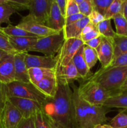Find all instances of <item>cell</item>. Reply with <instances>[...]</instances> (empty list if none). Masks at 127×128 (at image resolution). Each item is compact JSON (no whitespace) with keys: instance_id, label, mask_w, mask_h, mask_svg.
<instances>
[{"instance_id":"obj_32","label":"cell","mask_w":127,"mask_h":128,"mask_svg":"<svg viewBox=\"0 0 127 128\" xmlns=\"http://www.w3.org/2000/svg\"><path fill=\"white\" fill-rule=\"evenodd\" d=\"M33 119L35 128H51L48 116L43 111L37 112Z\"/></svg>"},{"instance_id":"obj_20","label":"cell","mask_w":127,"mask_h":128,"mask_svg":"<svg viewBox=\"0 0 127 128\" xmlns=\"http://www.w3.org/2000/svg\"><path fill=\"white\" fill-rule=\"evenodd\" d=\"M89 22V18L88 17H84L74 23L64 26L62 32L65 40L73 38L80 39L82 30Z\"/></svg>"},{"instance_id":"obj_7","label":"cell","mask_w":127,"mask_h":128,"mask_svg":"<svg viewBox=\"0 0 127 128\" xmlns=\"http://www.w3.org/2000/svg\"><path fill=\"white\" fill-rule=\"evenodd\" d=\"M52 0H29L27 15L34 21L47 26Z\"/></svg>"},{"instance_id":"obj_5","label":"cell","mask_w":127,"mask_h":128,"mask_svg":"<svg viewBox=\"0 0 127 128\" xmlns=\"http://www.w3.org/2000/svg\"><path fill=\"white\" fill-rule=\"evenodd\" d=\"M62 31L51 36L39 38L36 44L29 50V51L39 52L45 56H56L65 41Z\"/></svg>"},{"instance_id":"obj_48","label":"cell","mask_w":127,"mask_h":128,"mask_svg":"<svg viewBox=\"0 0 127 128\" xmlns=\"http://www.w3.org/2000/svg\"><path fill=\"white\" fill-rule=\"evenodd\" d=\"M120 91H127V77L126 80H125L122 86H121L119 92H120Z\"/></svg>"},{"instance_id":"obj_30","label":"cell","mask_w":127,"mask_h":128,"mask_svg":"<svg viewBox=\"0 0 127 128\" xmlns=\"http://www.w3.org/2000/svg\"><path fill=\"white\" fill-rule=\"evenodd\" d=\"M83 53H84V58L87 66L88 68L91 70L96 64L98 60L97 51L95 49L92 48L85 45Z\"/></svg>"},{"instance_id":"obj_51","label":"cell","mask_w":127,"mask_h":128,"mask_svg":"<svg viewBox=\"0 0 127 128\" xmlns=\"http://www.w3.org/2000/svg\"><path fill=\"white\" fill-rule=\"evenodd\" d=\"M7 54H9V53H7V52H6V51H3V50H2L0 49V61H1V60H2V59H3L4 58L5 56Z\"/></svg>"},{"instance_id":"obj_26","label":"cell","mask_w":127,"mask_h":128,"mask_svg":"<svg viewBox=\"0 0 127 128\" xmlns=\"http://www.w3.org/2000/svg\"><path fill=\"white\" fill-rule=\"evenodd\" d=\"M113 44L114 48V58L122 54L127 52V37L116 34L113 39Z\"/></svg>"},{"instance_id":"obj_1","label":"cell","mask_w":127,"mask_h":128,"mask_svg":"<svg viewBox=\"0 0 127 128\" xmlns=\"http://www.w3.org/2000/svg\"><path fill=\"white\" fill-rule=\"evenodd\" d=\"M43 111L56 122L67 128H77L75 121L73 91L69 84L57 81L54 96L48 98L43 106Z\"/></svg>"},{"instance_id":"obj_28","label":"cell","mask_w":127,"mask_h":128,"mask_svg":"<svg viewBox=\"0 0 127 128\" xmlns=\"http://www.w3.org/2000/svg\"><path fill=\"white\" fill-rule=\"evenodd\" d=\"M15 12H17V11L9 2L0 5V28L3 23L11 24L10 17Z\"/></svg>"},{"instance_id":"obj_46","label":"cell","mask_w":127,"mask_h":128,"mask_svg":"<svg viewBox=\"0 0 127 128\" xmlns=\"http://www.w3.org/2000/svg\"><path fill=\"white\" fill-rule=\"evenodd\" d=\"M97 28V26H96V25L93 24H92V22H89L88 24H87V25H86L85 26L84 28L83 29L81 36L85 34L88 33V32H90V31H93V30H96Z\"/></svg>"},{"instance_id":"obj_45","label":"cell","mask_w":127,"mask_h":128,"mask_svg":"<svg viewBox=\"0 0 127 128\" xmlns=\"http://www.w3.org/2000/svg\"><path fill=\"white\" fill-rule=\"evenodd\" d=\"M57 6L59 9L62 14L65 18L66 7H67V0H56Z\"/></svg>"},{"instance_id":"obj_15","label":"cell","mask_w":127,"mask_h":128,"mask_svg":"<svg viewBox=\"0 0 127 128\" xmlns=\"http://www.w3.org/2000/svg\"><path fill=\"white\" fill-rule=\"evenodd\" d=\"M65 25V18L60 11L56 0H52L47 26L57 32L62 31Z\"/></svg>"},{"instance_id":"obj_16","label":"cell","mask_w":127,"mask_h":128,"mask_svg":"<svg viewBox=\"0 0 127 128\" xmlns=\"http://www.w3.org/2000/svg\"><path fill=\"white\" fill-rule=\"evenodd\" d=\"M57 81L64 84H70L75 80L80 79V76L78 73L73 64L71 61L66 66L62 67L56 72Z\"/></svg>"},{"instance_id":"obj_6","label":"cell","mask_w":127,"mask_h":128,"mask_svg":"<svg viewBox=\"0 0 127 128\" xmlns=\"http://www.w3.org/2000/svg\"><path fill=\"white\" fill-rule=\"evenodd\" d=\"M84 44L81 39L73 38L65 40L56 55L57 64L55 68L56 73L61 68L66 66L71 61L80 48Z\"/></svg>"},{"instance_id":"obj_21","label":"cell","mask_w":127,"mask_h":128,"mask_svg":"<svg viewBox=\"0 0 127 128\" xmlns=\"http://www.w3.org/2000/svg\"><path fill=\"white\" fill-rule=\"evenodd\" d=\"M29 78L30 82L36 85L45 78H56L54 69L32 68L28 69Z\"/></svg>"},{"instance_id":"obj_22","label":"cell","mask_w":127,"mask_h":128,"mask_svg":"<svg viewBox=\"0 0 127 128\" xmlns=\"http://www.w3.org/2000/svg\"><path fill=\"white\" fill-rule=\"evenodd\" d=\"M35 86L48 98H52L56 94L57 88L56 78H45Z\"/></svg>"},{"instance_id":"obj_4","label":"cell","mask_w":127,"mask_h":128,"mask_svg":"<svg viewBox=\"0 0 127 128\" xmlns=\"http://www.w3.org/2000/svg\"><path fill=\"white\" fill-rule=\"evenodd\" d=\"M7 97H16L34 100L44 105L48 98L31 82L14 81L6 85Z\"/></svg>"},{"instance_id":"obj_27","label":"cell","mask_w":127,"mask_h":128,"mask_svg":"<svg viewBox=\"0 0 127 128\" xmlns=\"http://www.w3.org/2000/svg\"><path fill=\"white\" fill-rule=\"evenodd\" d=\"M97 30L101 36L108 39H113L116 36V32L113 30L111 20H105L97 25Z\"/></svg>"},{"instance_id":"obj_33","label":"cell","mask_w":127,"mask_h":128,"mask_svg":"<svg viewBox=\"0 0 127 128\" xmlns=\"http://www.w3.org/2000/svg\"><path fill=\"white\" fill-rule=\"evenodd\" d=\"M113 0H92L93 10L105 16L108 8Z\"/></svg>"},{"instance_id":"obj_13","label":"cell","mask_w":127,"mask_h":128,"mask_svg":"<svg viewBox=\"0 0 127 128\" xmlns=\"http://www.w3.org/2000/svg\"><path fill=\"white\" fill-rule=\"evenodd\" d=\"M14 55L7 54L0 61V82L4 84L15 81Z\"/></svg>"},{"instance_id":"obj_53","label":"cell","mask_w":127,"mask_h":128,"mask_svg":"<svg viewBox=\"0 0 127 128\" xmlns=\"http://www.w3.org/2000/svg\"><path fill=\"white\" fill-rule=\"evenodd\" d=\"M0 128H4L3 123L2 122V120H1V118H0Z\"/></svg>"},{"instance_id":"obj_12","label":"cell","mask_w":127,"mask_h":128,"mask_svg":"<svg viewBox=\"0 0 127 128\" xmlns=\"http://www.w3.org/2000/svg\"><path fill=\"white\" fill-rule=\"evenodd\" d=\"M95 50L98 54V61L102 65V68H107L109 67L114 58L113 39L103 37L100 44Z\"/></svg>"},{"instance_id":"obj_34","label":"cell","mask_w":127,"mask_h":128,"mask_svg":"<svg viewBox=\"0 0 127 128\" xmlns=\"http://www.w3.org/2000/svg\"><path fill=\"white\" fill-rule=\"evenodd\" d=\"M0 49L9 54H16L17 52L14 50L9 41L8 36L0 30Z\"/></svg>"},{"instance_id":"obj_38","label":"cell","mask_w":127,"mask_h":128,"mask_svg":"<svg viewBox=\"0 0 127 128\" xmlns=\"http://www.w3.org/2000/svg\"><path fill=\"white\" fill-rule=\"evenodd\" d=\"M78 13H80L79 8L75 0H67L65 18Z\"/></svg>"},{"instance_id":"obj_47","label":"cell","mask_w":127,"mask_h":128,"mask_svg":"<svg viewBox=\"0 0 127 128\" xmlns=\"http://www.w3.org/2000/svg\"><path fill=\"white\" fill-rule=\"evenodd\" d=\"M49 122L50 124H51V128H67L64 127V126H63L62 125H61V124L54 121V120H52V119L50 118H49Z\"/></svg>"},{"instance_id":"obj_18","label":"cell","mask_w":127,"mask_h":128,"mask_svg":"<svg viewBox=\"0 0 127 128\" xmlns=\"http://www.w3.org/2000/svg\"><path fill=\"white\" fill-rule=\"evenodd\" d=\"M25 53H17L14 55L15 81L30 82L28 69L24 60Z\"/></svg>"},{"instance_id":"obj_37","label":"cell","mask_w":127,"mask_h":128,"mask_svg":"<svg viewBox=\"0 0 127 128\" xmlns=\"http://www.w3.org/2000/svg\"><path fill=\"white\" fill-rule=\"evenodd\" d=\"M7 98L8 97H7V91H6V84H4L2 82H0V118L2 116Z\"/></svg>"},{"instance_id":"obj_39","label":"cell","mask_w":127,"mask_h":128,"mask_svg":"<svg viewBox=\"0 0 127 128\" xmlns=\"http://www.w3.org/2000/svg\"><path fill=\"white\" fill-rule=\"evenodd\" d=\"M113 66H127V52L115 58L109 67Z\"/></svg>"},{"instance_id":"obj_40","label":"cell","mask_w":127,"mask_h":128,"mask_svg":"<svg viewBox=\"0 0 127 128\" xmlns=\"http://www.w3.org/2000/svg\"><path fill=\"white\" fill-rule=\"evenodd\" d=\"M88 18H89L90 22H92L93 24L96 25L97 26L98 23L102 22L104 20H105V16H103L102 14H101L100 13H99L98 12H97L95 10H93V11L92 12V13L90 14V16H88Z\"/></svg>"},{"instance_id":"obj_42","label":"cell","mask_w":127,"mask_h":128,"mask_svg":"<svg viewBox=\"0 0 127 128\" xmlns=\"http://www.w3.org/2000/svg\"><path fill=\"white\" fill-rule=\"evenodd\" d=\"M103 38V36L100 35L99 36L93 39V40H90V41H87V42H84V44L85 45V46H88V47L96 49L98 47V46H99Z\"/></svg>"},{"instance_id":"obj_43","label":"cell","mask_w":127,"mask_h":128,"mask_svg":"<svg viewBox=\"0 0 127 128\" xmlns=\"http://www.w3.org/2000/svg\"><path fill=\"white\" fill-rule=\"evenodd\" d=\"M85 16L81 13H78L76 14L72 15V16H67L65 18V26L74 23V22L80 20L81 19L83 18Z\"/></svg>"},{"instance_id":"obj_25","label":"cell","mask_w":127,"mask_h":128,"mask_svg":"<svg viewBox=\"0 0 127 128\" xmlns=\"http://www.w3.org/2000/svg\"><path fill=\"white\" fill-rule=\"evenodd\" d=\"M125 2V0H113L105 15V19L111 20L116 15L123 14Z\"/></svg>"},{"instance_id":"obj_17","label":"cell","mask_w":127,"mask_h":128,"mask_svg":"<svg viewBox=\"0 0 127 128\" xmlns=\"http://www.w3.org/2000/svg\"><path fill=\"white\" fill-rule=\"evenodd\" d=\"M8 38L11 46L17 53H28L29 50L36 44L39 38L8 36Z\"/></svg>"},{"instance_id":"obj_50","label":"cell","mask_w":127,"mask_h":128,"mask_svg":"<svg viewBox=\"0 0 127 128\" xmlns=\"http://www.w3.org/2000/svg\"><path fill=\"white\" fill-rule=\"evenodd\" d=\"M123 15L125 17V18L127 20V0H125V2Z\"/></svg>"},{"instance_id":"obj_11","label":"cell","mask_w":127,"mask_h":128,"mask_svg":"<svg viewBox=\"0 0 127 128\" xmlns=\"http://www.w3.org/2000/svg\"><path fill=\"white\" fill-rule=\"evenodd\" d=\"M1 118L4 128H18L23 120L21 112L9 101L8 98Z\"/></svg>"},{"instance_id":"obj_8","label":"cell","mask_w":127,"mask_h":128,"mask_svg":"<svg viewBox=\"0 0 127 128\" xmlns=\"http://www.w3.org/2000/svg\"><path fill=\"white\" fill-rule=\"evenodd\" d=\"M8 100L19 111L23 119L32 118L43 111V105L34 100L16 97H8Z\"/></svg>"},{"instance_id":"obj_23","label":"cell","mask_w":127,"mask_h":128,"mask_svg":"<svg viewBox=\"0 0 127 128\" xmlns=\"http://www.w3.org/2000/svg\"><path fill=\"white\" fill-rule=\"evenodd\" d=\"M108 108H120L127 111V91H120L112 94L103 104Z\"/></svg>"},{"instance_id":"obj_14","label":"cell","mask_w":127,"mask_h":128,"mask_svg":"<svg viewBox=\"0 0 127 128\" xmlns=\"http://www.w3.org/2000/svg\"><path fill=\"white\" fill-rule=\"evenodd\" d=\"M24 60L27 69L32 68L55 69L57 64L56 56H37L25 53Z\"/></svg>"},{"instance_id":"obj_35","label":"cell","mask_w":127,"mask_h":128,"mask_svg":"<svg viewBox=\"0 0 127 128\" xmlns=\"http://www.w3.org/2000/svg\"><path fill=\"white\" fill-rule=\"evenodd\" d=\"M78 6L80 13L85 17H88L93 10L92 0H83L82 3Z\"/></svg>"},{"instance_id":"obj_10","label":"cell","mask_w":127,"mask_h":128,"mask_svg":"<svg viewBox=\"0 0 127 128\" xmlns=\"http://www.w3.org/2000/svg\"><path fill=\"white\" fill-rule=\"evenodd\" d=\"M17 26L35 35L37 38L46 37L59 32L49 28L46 25L34 21L27 16L22 18L21 21L17 25Z\"/></svg>"},{"instance_id":"obj_44","label":"cell","mask_w":127,"mask_h":128,"mask_svg":"<svg viewBox=\"0 0 127 128\" xmlns=\"http://www.w3.org/2000/svg\"><path fill=\"white\" fill-rule=\"evenodd\" d=\"M18 128H35L33 118L29 119H23Z\"/></svg>"},{"instance_id":"obj_3","label":"cell","mask_w":127,"mask_h":128,"mask_svg":"<svg viewBox=\"0 0 127 128\" xmlns=\"http://www.w3.org/2000/svg\"><path fill=\"white\" fill-rule=\"evenodd\" d=\"M77 90L82 100L95 106H103L105 102L112 95L100 84L89 79L83 80Z\"/></svg>"},{"instance_id":"obj_24","label":"cell","mask_w":127,"mask_h":128,"mask_svg":"<svg viewBox=\"0 0 127 128\" xmlns=\"http://www.w3.org/2000/svg\"><path fill=\"white\" fill-rule=\"evenodd\" d=\"M0 30L4 33L9 36H12V37H36L35 35L20 28L18 26H13L12 24L7 25L6 27H1Z\"/></svg>"},{"instance_id":"obj_36","label":"cell","mask_w":127,"mask_h":128,"mask_svg":"<svg viewBox=\"0 0 127 128\" xmlns=\"http://www.w3.org/2000/svg\"><path fill=\"white\" fill-rule=\"evenodd\" d=\"M8 2L18 12L28 10L29 0H8Z\"/></svg>"},{"instance_id":"obj_52","label":"cell","mask_w":127,"mask_h":128,"mask_svg":"<svg viewBox=\"0 0 127 128\" xmlns=\"http://www.w3.org/2000/svg\"><path fill=\"white\" fill-rule=\"evenodd\" d=\"M8 2V0H0V5L6 4Z\"/></svg>"},{"instance_id":"obj_29","label":"cell","mask_w":127,"mask_h":128,"mask_svg":"<svg viewBox=\"0 0 127 128\" xmlns=\"http://www.w3.org/2000/svg\"><path fill=\"white\" fill-rule=\"evenodd\" d=\"M116 28V34L118 36L127 37V20L123 14H119L113 18Z\"/></svg>"},{"instance_id":"obj_49","label":"cell","mask_w":127,"mask_h":128,"mask_svg":"<svg viewBox=\"0 0 127 128\" xmlns=\"http://www.w3.org/2000/svg\"><path fill=\"white\" fill-rule=\"evenodd\" d=\"M93 128H113L110 124H100L96 125Z\"/></svg>"},{"instance_id":"obj_9","label":"cell","mask_w":127,"mask_h":128,"mask_svg":"<svg viewBox=\"0 0 127 128\" xmlns=\"http://www.w3.org/2000/svg\"><path fill=\"white\" fill-rule=\"evenodd\" d=\"M78 87L74 86L73 102L74 106L75 121L77 128H93L87 111L85 108L82 100L78 94Z\"/></svg>"},{"instance_id":"obj_19","label":"cell","mask_w":127,"mask_h":128,"mask_svg":"<svg viewBox=\"0 0 127 128\" xmlns=\"http://www.w3.org/2000/svg\"><path fill=\"white\" fill-rule=\"evenodd\" d=\"M84 48L85 44H83L80 48L79 50L77 51L75 56H73L72 61L77 69V72L80 76L81 78L83 80H86L92 76V73L91 72L90 70L88 68L85 60L84 53H83Z\"/></svg>"},{"instance_id":"obj_41","label":"cell","mask_w":127,"mask_h":128,"mask_svg":"<svg viewBox=\"0 0 127 128\" xmlns=\"http://www.w3.org/2000/svg\"><path fill=\"white\" fill-rule=\"evenodd\" d=\"M100 35V34L99 32H98V30H97V28L96 30H93V31L85 34L81 36L80 39L82 40V41H83V43H84V42H87V41H90V40L98 37V36H99Z\"/></svg>"},{"instance_id":"obj_31","label":"cell","mask_w":127,"mask_h":128,"mask_svg":"<svg viewBox=\"0 0 127 128\" xmlns=\"http://www.w3.org/2000/svg\"><path fill=\"white\" fill-rule=\"evenodd\" d=\"M109 124L113 128H127V111L120 112L111 120Z\"/></svg>"},{"instance_id":"obj_2","label":"cell","mask_w":127,"mask_h":128,"mask_svg":"<svg viewBox=\"0 0 127 128\" xmlns=\"http://www.w3.org/2000/svg\"><path fill=\"white\" fill-rule=\"evenodd\" d=\"M127 77V66L101 68L87 79L98 82L111 94L120 91Z\"/></svg>"}]
</instances>
